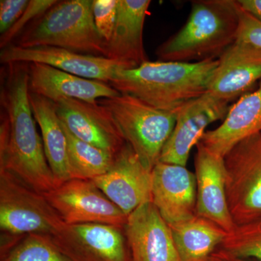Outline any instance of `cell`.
<instances>
[{
  "label": "cell",
  "instance_id": "obj_1",
  "mask_svg": "<svg viewBox=\"0 0 261 261\" xmlns=\"http://www.w3.org/2000/svg\"><path fill=\"white\" fill-rule=\"evenodd\" d=\"M5 65L0 91V169L10 171L32 188L45 193L57 185L33 115L29 65Z\"/></svg>",
  "mask_w": 261,
  "mask_h": 261
},
{
  "label": "cell",
  "instance_id": "obj_2",
  "mask_svg": "<svg viewBox=\"0 0 261 261\" xmlns=\"http://www.w3.org/2000/svg\"><path fill=\"white\" fill-rule=\"evenodd\" d=\"M218 63L212 59L196 63L147 61L137 68L118 70L109 84L121 94L175 113L207 92Z\"/></svg>",
  "mask_w": 261,
  "mask_h": 261
},
{
  "label": "cell",
  "instance_id": "obj_3",
  "mask_svg": "<svg viewBox=\"0 0 261 261\" xmlns=\"http://www.w3.org/2000/svg\"><path fill=\"white\" fill-rule=\"evenodd\" d=\"M235 0H196L186 23L156 49L161 61L196 63L218 60L238 39Z\"/></svg>",
  "mask_w": 261,
  "mask_h": 261
},
{
  "label": "cell",
  "instance_id": "obj_4",
  "mask_svg": "<svg viewBox=\"0 0 261 261\" xmlns=\"http://www.w3.org/2000/svg\"><path fill=\"white\" fill-rule=\"evenodd\" d=\"M92 0H65L48 10L25 29L13 44L32 48H63L94 56H106V42L98 33Z\"/></svg>",
  "mask_w": 261,
  "mask_h": 261
},
{
  "label": "cell",
  "instance_id": "obj_5",
  "mask_svg": "<svg viewBox=\"0 0 261 261\" xmlns=\"http://www.w3.org/2000/svg\"><path fill=\"white\" fill-rule=\"evenodd\" d=\"M116 121L127 143L152 171L176 124V114L156 109L138 98L120 94L99 99Z\"/></svg>",
  "mask_w": 261,
  "mask_h": 261
},
{
  "label": "cell",
  "instance_id": "obj_6",
  "mask_svg": "<svg viewBox=\"0 0 261 261\" xmlns=\"http://www.w3.org/2000/svg\"><path fill=\"white\" fill-rule=\"evenodd\" d=\"M65 223L41 192L0 169V228L5 234L51 235Z\"/></svg>",
  "mask_w": 261,
  "mask_h": 261
},
{
  "label": "cell",
  "instance_id": "obj_7",
  "mask_svg": "<svg viewBox=\"0 0 261 261\" xmlns=\"http://www.w3.org/2000/svg\"><path fill=\"white\" fill-rule=\"evenodd\" d=\"M228 208L236 226L261 218V133L245 139L224 157Z\"/></svg>",
  "mask_w": 261,
  "mask_h": 261
},
{
  "label": "cell",
  "instance_id": "obj_8",
  "mask_svg": "<svg viewBox=\"0 0 261 261\" xmlns=\"http://www.w3.org/2000/svg\"><path fill=\"white\" fill-rule=\"evenodd\" d=\"M43 195L66 224H102L124 227L128 219L92 180L70 178Z\"/></svg>",
  "mask_w": 261,
  "mask_h": 261
},
{
  "label": "cell",
  "instance_id": "obj_9",
  "mask_svg": "<svg viewBox=\"0 0 261 261\" xmlns=\"http://www.w3.org/2000/svg\"><path fill=\"white\" fill-rule=\"evenodd\" d=\"M53 242L70 261H132L124 227L102 224H64Z\"/></svg>",
  "mask_w": 261,
  "mask_h": 261
},
{
  "label": "cell",
  "instance_id": "obj_10",
  "mask_svg": "<svg viewBox=\"0 0 261 261\" xmlns=\"http://www.w3.org/2000/svg\"><path fill=\"white\" fill-rule=\"evenodd\" d=\"M229 102L206 92L189 101L175 113L176 124L161 152L160 161L186 167L190 152L200 142L206 128L224 119Z\"/></svg>",
  "mask_w": 261,
  "mask_h": 261
},
{
  "label": "cell",
  "instance_id": "obj_11",
  "mask_svg": "<svg viewBox=\"0 0 261 261\" xmlns=\"http://www.w3.org/2000/svg\"><path fill=\"white\" fill-rule=\"evenodd\" d=\"M0 61L10 63H41L66 73L109 84L117 72L129 69L126 65L106 57L89 56L53 47L23 48L11 44L1 49Z\"/></svg>",
  "mask_w": 261,
  "mask_h": 261
},
{
  "label": "cell",
  "instance_id": "obj_12",
  "mask_svg": "<svg viewBox=\"0 0 261 261\" xmlns=\"http://www.w3.org/2000/svg\"><path fill=\"white\" fill-rule=\"evenodd\" d=\"M92 181L127 216L152 202V171L128 143L116 154L111 169Z\"/></svg>",
  "mask_w": 261,
  "mask_h": 261
},
{
  "label": "cell",
  "instance_id": "obj_13",
  "mask_svg": "<svg viewBox=\"0 0 261 261\" xmlns=\"http://www.w3.org/2000/svg\"><path fill=\"white\" fill-rule=\"evenodd\" d=\"M55 106L62 124L79 140L114 154L126 145L111 113L98 102L65 99Z\"/></svg>",
  "mask_w": 261,
  "mask_h": 261
},
{
  "label": "cell",
  "instance_id": "obj_14",
  "mask_svg": "<svg viewBox=\"0 0 261 261\" xmlns=\"http://www.w3.org/2000/svg\"><path fill=\"white\" fill-rule=\"evenodd\" d=\"M197 183L196 215L229 233L237 227L228 208L224 158L213 153L201 142L195 159Z\"/></svg>",
  "mask_w": 261,
  "mask_h": 261
},
{
  "label": "cell",
  "instance_id": "obj_15",
  "mask_svg": "<svg viewBox=\"0 0 261 261\" xmlns=\"http://www.w3.org/2000/svg\"><path fill=\"white\" fill-rule=\"evenodd\" d=\"M124 231L132 261H181L169 226L152 202L128 215Z\"/></svg>",
  "mask_w": 261,
  "mask_h": 261
},
{
  "label": "cell",
  "instance_id": "obj_16",
  "mask_svg": "<svg viewBox=\"0 0 261 261\" xmlns=\"http://www.w3.org/2000/svg\"><path fill=\"white\" fill-rule=\"evenodd\" d=\"M152 202L168 224L195 216V173L185 166L159 161L152 171Z\"/></svg>",
  "mask_w": 261,
  "mask_h": 261
},
{
  "label": "cell",
  "instance_id": "obj_17",
  "mask_svg": "<svg viewBox=\"0 0 261 261\" xmlns=\"http://www.w3.org/2000/svg\"><path fill=\"white\" fill-rule=\"evenodd\" d=\"M207 93L230 102L261 80V49L236 41L218 59Z\"/></svg>",
  "mask_w": 261,
  "mask_h": 261
},
{
  "label": "cell",
  "instance_id": "obj_18",
  "mask_svg": "<svg viewBox=\"0 0 261 261\" xmlns=\"http://www.w3.org/2000/svg\"><path fill=\"white\" fill-rule=\"evenodd\" d=\"M28 65L29 92L54 103L65 99L97 103L121 94L101 81L83 78L41 63Z\"/></svg>",
  "mask_w": 261,
  "mask_h": 261
},
{
  "label": "cell",
  "instance_id": "obj_19",
  "mask_svg": "<svg viewBox=\"0 0 261 261\" xmlns=\"http://www.w3.org/2000/svg\"><path fill=\"white\" fill-rule=\"evenodd\" d=\"M150 4L149 0H119L114 31L106 43V58L123 63L129 69L148 61L143 32Z\"/></svg>",
  "mask_w": 261,
  "mask_h": 261
},
{
  "label": "cell",
  "instance_id": "obj_20",
  "mask_svg": "<svg viewBox=\"0 0 261 261\" xmlns=\"http://www.w3.org/2000/svg\"><path fill=\"white\" fill-rule=\"evenodd\" d=\"M261 133V82L258 88L248 92L230 107L224 121L207 130L200 142L213 153L225 157L240 142Z\"/></svg>",
  "mask_w": 261,
  "mask_h": 261
},
{
  "label": "cell",
  "instance_id": "obj_21",
  "mask_svg": "<svg viewBox=\"0 0 261 261\" xmlns=\"http://www.w3.org/2000/svg\"><path fill=\"white\" fill-rule=\"evenodd\" d=\"M29 97L33 115L42 134L46 159L58 186L70 179L66 135L55 103L31 92Z\"/></svg>",
  "mask_w": 261,
  "mask_h": 261
},
{
  "label": "cell",
  "instance_id": "obj_22",
  "mask_svg": "<svg viewBox=\"0 0 261 261\" xmlns=\"http://www.w3.org/2000/svg\"><path fill=\"white\" fill-rule=\"evenodd\" d=\"M168 226L181 261H205L221 246L228 233L210 220L197 215Z\"/></svg>",
  "mask_w": 261,
  "mask_h": 261
},
{
  "label": "cell",
  "instance_id": "obj_23",
  "mask_svg": "<svg viewBox=\"0 0 261 261\" xmlns=\"http://www.w3.org/2000/svg\"><path fill=\"white\" fill-rule=\"evenodd\" d=\"M63 126L68 140L70 178L93 180L111 169L116 154L79 140Z\"/></svg>",
  "mask_w": 261,
  "mask_h": 261
},
{
  "label": "cell",
  "instance_id": "obj_24",
  "mask_svg": "<svg viewBox=\"0 0 261 261\" xmlns=\"http://www.w3.org/2000/svg\"><path fill=\"white\" fill-rule=\"evenodd\" d=\"M0 261H70L53 242L50 235L30 233L1 256Z\"/></svg>",
  "mask_w": 261,
  "mask_h": 261
},
{
  "label": "cell",
  "instance_id": "obj_25",
  "mask_svg": "<svg viewBox=\"0 0 261 261\" xmlns=\"http://www.w3.org/2000/svg\"><path fill=\"white\" fill-rule=\"evenodd\" d=\"M220 248L243 258L261 261V218L228 233Z\"/></svg>",
  "mask_w": 261,
  "mask_h": 261
},
{
  "label": "cell",
  "instance_id": "obj_26",
  "mask_svg": "<svg viewBox=\"0 0 261 261\" xmlns=\"http://www.w3.org/2000/svg\"><path fill=\"white\" fill-rule=\"evenodd\" d=\"M58 3V0H29L27 9L18 21L0 37L1 49L13 44L27 27Z\"/></svg>",
  "mask_w": 261,
  "mask_h": 261
},
{
  "label": "cell",
  "instance_id": "obj_27",
  "mask_svg": "<svg viewBox=\"0 0 261 261\" xmlns=\"http://www.w3.org/2000/svg\"><path fill=\"white\" fill-rule=\"evenodd\" d=\"M119 0H92V14L96 29L105 42L112 37Z\"/></svg>",
  "mask_w": 261,
  "mask_h": 261
},
{
  "label": "cell",
  "instance_id": "obj_28",
  "mask_svg": "<svg viewBox=\"0 0 261 261\" xmlns=\"http://www.w3.org/2000/svg\"><path fill=\"white\" fill-rule=\"evenodd\" d=\"M238 5L239 29L237 41L248 43L261 49V21L242 9L238 3Z\"/></svg>",
  "mask_w": 261,
  "mask_h": 261
},
{
  "label": "cell",
  "instance_id": "obj_29",
  "mask_svg": "<svg viewBox=\"0 0 261 261\" xmlns=\"http://www.w3.org/2000/svg\"><path fill=\"white\" fill-rule=\"evenodd\" d=\"M29 0L0 1V33L5 34L20 18L28 6Z\"/></svg>",
  "mask_w": 261,
  "mask_h": 261
},
{
  "label": "cell",
  "instance_id": "obj_30",
  "mask_svg": "<svg viewBox=\"0 0 261 261\" xmlns=\"http://www.w3.org/2000/svg\"><path fill=\"white\" fill-rule=\"evenodd\" d=\"M242 9L261 21V0H238Z\"/></svg>",
  "mask_w": 261,
  "mask_h": 261
},
{
  "label": "cell",
  "instance_id": "obj_31",
  "mask_svg": "<svg viewBox=\"0 0 261 261\" xmlns=\"http://www.w3.org/2000/svg\"><path fill=\"white\" fill-rule=\"evenodd\" d=\"M205 261H250L248 259L236 256L223 249L219 248L211 253Z\"/></svg>",
  "mask_w": 261,
  "mask_h": 261
}]
</instances>
